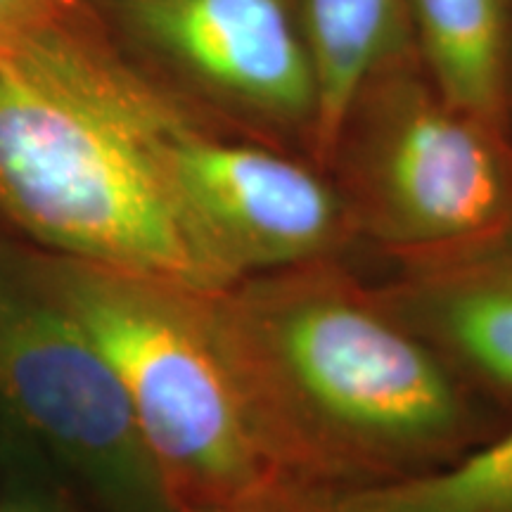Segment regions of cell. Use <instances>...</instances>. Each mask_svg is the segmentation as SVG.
Listing matches in <instances>:
<instances>
[{"instance_id": "obj_1", "label": "cell", "mask_w": 512, "mask_h": 512, "mask_svg": "<svg viewBox=\"0 0 512 512\" xmlns=\"http://www.w3.org/2000/svg\"><path fill=\"white\" fill-rule=\"evenodd\" d=\"M200 124L69 0L0 38V221L41 252L228 290L245 275L178 176V145Z\"/></svg>"}, {"instance_id": "obj_2", "label": "cell", "mask_w": 512, "mask_h": 512, "mask_svg": "<svg viewBox=\"0 0 512 512\" xmlns=\"http://www.w3.org/2000/svg\"><path fill=\"white\" fill-rule=\"evenodd\" d=\"M209 302L304 486L389 482L465 451L470 411L444 358L328 259L247 275Z\"/></svg>"}, {"instance_id": "obj_3", "label": "cell", "mask_w": 512, "mask_h": 512, "mask_svg": "<svg viewBox=\"0 0 512 512\" xmlns=\"http://www.w3.org/2000/svg\"><path fill=\"white\" fill-rule=\"evenodd\" d=\"M19 252L110 361L176 512L304 486L216 323L211 292L29 245Z\"/></svg>"}, {"instance_id": "obj_4", "label": "cell", "mask_w": 512, "mask_h": 512, "mask_svg": "<svg viewBox=\"0 0 512 512\" xmlns=\"http://www.w3.org/2000/svg\"><path fill=\"white\" fill-rule=\"evenodd\" d=\"M0 399L107 512H176L110 361L3 240Z\"/></svg>"}, {"instance_id": "obj_5", "label": "cell", "mask_w": 512, "mask_h": 512, "mask_svg": "<svg viewBox=\"0 0 512 512\" xmlns=\"http://www.w3.org/2000/svg\"><path fill=\"white\" fill-rule=\"evenodd\" d=\"M114 43L190 105L313 128L316 69L297 0H86Z\"/></svg>"}, {"instance_id": "obj_6", "label": "cell", "mask_w": 512, "mask_h": 512, "mask_svg": "<svg viewBox=\"0 0 512 512\" xmlns=\"http://www.w3.org/2000/svg\"><path fill=\"white\" fill-rule=\"evenodd\" d=\"M510 178L486 124L420 86L380 98L358 155V211L377 240L441 256L503 223Z\"/></svg>"}, {"instance_id": "obj_7", "label": "cell", "mask_w": 512, "mask_h": 512, "mask_svg": "<svg viewBox=\"0 0 512 512\" xmlns=\"http://www.w3.org/2000/svg\"><path fill=\"white\" fill-rule=\"evenodd\" d=\"M178 176L200 219L240 273L325 261L349 235V204L318 174L207 124L178 145Z\"/></svg>"}, {"instance_id": "obj_8", "label": "cell", "mask_w": 512, "mask_h": 512, "mask_svg": "<svg viewBox=\"0 0 512 512\" xmlns=\"http://www.w3.org/2000/svg\"><path fill=\"white\" fill-rule=\"evenodd\" d=\"M377 294L427 342L512 389V266L434 256L399 290Z\"/></svg>"}, {"instance_id": "obj_9", "label": "cell", "mask_w": 512, "mask_h": 512, "mask_svg": "<svg viewBox=\"0 0 512 512\" xmlns=\"http://www.w3.org/2000/svg\"><path fill=\"white\" fill-rule=\"evenodd\" d=\"M318 105L313 140L320 157L342 145L358 100L401 48L406 0H297Z\"/></svg>"}, {"instance_id": "obj_10", "label": "cell", "mask_w": 512, "mask_h": 512, "mask_svg": "<svg viewBox=\"0 0 512 512\" xmlns=\"http://www.w3.org/2000/svg\"><path fill=\"white\" fill-rule=\"evenodd\" d=\"M406 10L437 93L494 124L508 81L512 0H406Z\"/></svg>"}, {"instance_id": "obj_11", "label": "cell", "mask_w": 512, "mask_h": 512, "mask_svg": "<svg viewBox=\"0 0 512 512\" xmlns=\"http://www.w3.org/2000/svg\"><path fill=\"white\" fill-rule=\"evenodd\" d=\"M328 512H512V427L444 465L389 482L325 489Z\"/></svg>"}, {"instance_id": "obj_12", "label": "cell", "mask_w": 512, "mask_h": 512, "mask_svg": "<svg viewBox=\"0 0 512 512\" xmlns=\"http://www.w3.org/2000/svg\"><path fill=\"white\" fill-rule=\"evenodd\" d=\"M207 512H328L325 510V489L311 486H287L271 494L247 498V501L223 505Z\"/></svg>"}, {"instance_id": "obj_13", "label": "cell", "mask_w": 512, "mask_h": 512, "mask_svg": "<svg viewBox=\"0 0 512 512\" xmlns=\"http://www.w3.org/2000/svg\"><path fill=\"white\" fill-rule=\"evenodd\" d=\"M69 0H0V38L41 22Z\"/></svg>"}, {"instance_id": "obj_14", "label": "cell", "mask_w": 512, "mask_h": 512, "mask_svg": "<svg viewBox=\"0 0 512 512\" xmlns=\"http://www.w3.org/2000/svg\"><path fill=\"white\" fill-rule=\"evenodd\" d=\"M0 512H74L67 503L46 491L17 486L0 496Z\"/></svg>"}, {"instance_id": "obj_15", "label": "cell", "mask_w": 512, "mask_h": 512, "mask_svg": "<svg viewBox=\"0 0 512 512\" xmlns=\"http://www.w3.org/2000/svg\"><path fill=\"white\" fill-rule=\"evenodd\" d=\"M510 238H512V230H510Z\"/></svg>"}]
</instances>
